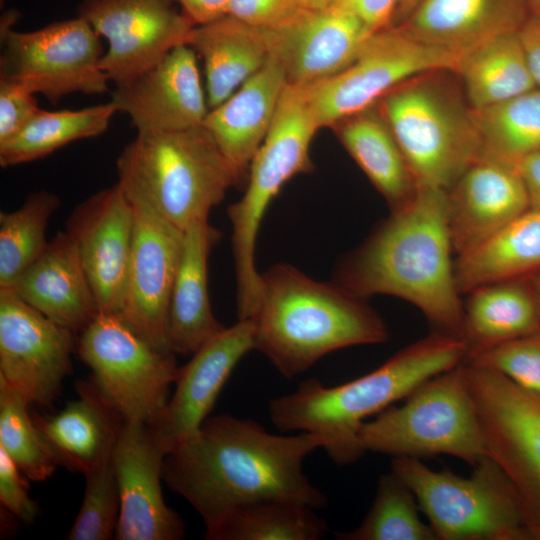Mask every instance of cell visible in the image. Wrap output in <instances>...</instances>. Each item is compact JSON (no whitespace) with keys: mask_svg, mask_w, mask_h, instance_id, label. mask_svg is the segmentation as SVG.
Segmentation results:
<instances>
[{"mask_svg":"<svg viewBox=\"0 0 540 540\" xmlns=\"http://www.w3.org/2000/svg\"><path fill=\"white\" fill-rule=\"evenodd\" d=\"M326 446L319 434H273L254 420L220 414L207 418L165 455L162 477L191 504L209 531L234 510L259 501L324 507L326 496L310 482L303 463Z\"/></svg>","mask_w":540,"mask_h":540,"instance_id":"1","label":"cell"},{"mask_svg":"<svg viewBox=\"0 0 540 540\" xmlns=\"http://www.w3.org/2000/svg\"><path fill=\"white\" fill-rule=\"evenodd\" d=\"M517 33L533 81L540 88V16L528 17Z\"/></svg>","mask_w":540,"mask_h":540,"instance_id":"45","label":"cell"},{"mask_svg":"<svg viewBox=\"0 0 540 540\" xmlns=\"http://www.w3.org/2000/svg\"><path fill=\"white\" fill-rule=\"evenodd\" d=\"M529 208L516 166L479 157L447 192L454 254L458 257L475 249Z\"/></svg>","mask_w":540,"mask_h":540,"instance_id":"22","label":"cell"},{"mask_svg":"<svg viewBox=\"0 0 540 540\" xmlns=\"http://www.w3.org/2000/svg\"><path fill=\"white\" fill-rule=\"evenodd\" d=\"M465 361L493 369L540 395V332L499 344Z\"/></svg>","mask_w":540,"mask_h":540,"instance_id":"40","label":"cell"},{"mask_svg":"<svg viewBox=\"0 0 540 540\" xmlns=\"http://www.w3.org/2000/svg\"><path fill=\"white\" fill-rule=\"evenodd\" d=\"M8 289L74 334L81 333L100 313L76 246L66 231L58 232Z\"/></svg>","mask_w":540,"mask_h":540,"instance_id":"23","label":"cell"},{"mask_svg":"<svg viewBox=\"0 0 540 540\" xmlns=\"http://www.w3.org/2000/svg\"><path fill=\"white\" fill-rule=\"evenodd\" d=\"M118 183L162 218L185 231L208 219L240 179L209 131L137 132L116 161Z\"/></svg>","mask_w":540,"mask_h":540,"instance_id":"5","label":"cell"},{"mask_svg":"<svg viewBox=\"0 0 540 540\" xmlns=\"http://www.w3.org/2000/svg\"><path fill=\"white\" fill-rule=\"evenodd\" d=\"M111 103L138 132L177 131L203 125L209 112L197 54L182 44L153 66L115 84Z\"/></svg>","mask_w":540,"mask_h":540,"instance_id":"20","label":"cell"},{"mask_svg":"<svg viewBox=\"0 0 540 540\" xmlns=\"http://www.w3.org/2000/svg\"><path fill=\"white\" fill-rule=\"evenodd\" d=\"M419 504L410 487L392 470L380 476L374 502L361 524L339 532L340 540H437L419 517Z\"/></svg>","mask_w":540,"mask_h":540,"instance_id":"37","label":"cell"},{"mask_svg":"<svg viewBox=\"0 0 540 540\" xmlns=\"http://www.w3.org/2000/svg\"><path fill=\"white\" fill-rule=\"evenodd\" d=\"M78 354L124 420L151 423L179 373L175 353L152 345L116 313L100 312L89 323L80 333Z\"/></svg>","mask_w":540,"mask_h":540,"instance_id":"10","label":"cell"},{"mask_svg":"<svg viewBox=\"0 0 540 540\" xmlns=\"http://www.w3.org/2000/svg\"><path fill=\"white\" fill-rule=\"evenodd\" d=\"M262 30L269 56L281 66L287 84L296 87H309L341 71L374 33L333 6L306 10L289 24Z\"/></svg>","mask_w":540,"mask_h":540,"instance_id":"21","label":"cell"},{"mask_svg":"<svg viewBox=\"0 0 540 540\" xmlns=\"http://www.w3.org/2000/svg\"><path fill=\"white\" fill-rule=\"evenodd\" d=\"M59 205L56 194L38 190L16 210L0 213V289L12 287L46 249L48 222Z\"/></svg>","mask_w":540,"mask_h":540,"instance_id":"36","label":"cell"},{"mask_svg":"<svg viewBox=\"0 0 540 540\" xmlns=\"http://www.w3.org/2000/svg\"><path fill=\"white\" fill-rule=\"evenodd\" d=\"M22 471L0 447V503L19 520L30 523L37 516L38 508L28 493V484Z\"/></svg>","mask_w":540,"mask_h":540,"instance_id":"43","label":"cell"},{"mask_svg":"<svg viewBox=\"0 0 540 540\" xmlns=\"http://www.w3.org/2000/svg\"><path fill=\"white\" fill-rule=\"evenodd\" d=\"M482 155L516 166L540 151V88L476 110Z\"/></svg>","mask_w":540,"mask_h":540,"instance_id":"35","label":"cell"},{"mask_svg":"<svg viewBox=\"0 0 540 540\" xmlns=\"http://www.w3.org/2000/svg\"><path fill=\"white\" fill-rule=\"evenodd\" d=\"M134 224L133 203L118 182L78 204L66 222L100 312L121 309Z\"/></svg>","mask_w":540,"mask_h":540,"instance_id":"17","label":"cell"},{"mask_svg":"<svg viewBox=\"0 0 540 540\" xmlns=\"http://www.w3.org/2000/svg\"><path fill=\"white\" fill-rule=\"evenodd\" d=\"M85 478L83 501L66 538L111 539L115 536L120 513V497L111 459Z\"/></svg>","mask_w":540,"mask_h":540,"instance_id":"39","label":"cell"},{"mask_svg":"<svg viewBox=\"0 0 540 540\" xmlns=\"http://www.w3.org/2000/svg\"><path fill=\"white\" fill-rule=\"evenodd\" d=\"M382 100L383 117L418 187L448 192L481 157L476 126L431 88L393 89Z\"/></svg>","mask_w":540,"mask_h":540,"instance_id":"13","label":"cell"},{"mask_svg":"<svg viewBox=\"0 0 540 540\" xmlns=\"http://www.w3.org/2000/svg\"><path fill=\"white\" fill-rule=\"evenodd\" d=\"M398 0H334L330 6L347 11L372 32L390 25Z\"/></svg>","mask_w":540,"mask_h":540,"instance_id":"44","label":"cell"},{"mask_svg":"<svg viewBox=\"0 0 540 540\" xmlns=\"http://www.w3.org/2000/svg\"><path fill=\"white\" fill-rule=\"evenodd\" d=\"M334 0H300L308 10H321L329 7Z\"/></svg>","mask_w":540,"mask_h":540,"instance_id":"49","label":"cell"},{"mask_svg":"<svg viewBox=\"0 0 540 540\" xmlns=\"http://www.w3.org/2000/svg\"><path fill=\"white\" fill-rule=\"evenodd\" d=\"M516 168L526 187L530 208L540 211V151L524 157Z\"/></svg>","mask_w":540,"mask_h":540,"instance_id":"47","label":"cell"},{"mask_svg":"<svg viewBox=\"0 0 540 540\" xmlns=\"http://www.w3.org/2000/svg\"><path fill=\"white\" fill-rule=\"evenodd\" d=\"M351 157L387 200L391 212L405 207L418 186L384 117L369 108L334 126Z\"/></svg>","mask_w":540,"mask_h":540,"instance_id":"31","label":"cell"},{"mask_svg":"<svg viewBox=\"0 0 540 540\" xmlns=\"http://www.w3.org/2000/svg\"><path fill=\"white\" fill-rule=\"evenodd\" d=\"M173 0H80L78 16L108 42L100 66L115 84L187 44L195 26Z\"/></svg>","mask_w":540,"mask_h":540,"instance_id":"14","label":"cell"},{"mask_svg":"<svg viewBox=\"0 0 540 540\" xmlns=\"http://www.w3.org/2000/svg\"><path fill=\"white\" fill-rule=\"evenodd\" d=\"M187 45L203 60L209 109L226 100L269 57L263 30L229 15L194 26Z\"/></svg>","mask_w":540,"mask_h":540,"instance_id":"28","label":"cell"},{"mask_svg":"<svg viewBox=\"0 0 540 540\" xmlns=\"http://www.w3.org/2000/svg\"><path fill=\"white\" fill-rule=\"evenodd\" d=\"M447 192L418 187L341 265L337 283L367 298L382 294L417 307L434 332L463 339L464 304L455 279Z\"/></svg>","mask_w":540,"mask_h":540,"instance_id":"2","label":"cell"},{"mask_svg":"<svg viewBox=\"0 0 540 540\" xmlns=\"http://www.w3.org/2000/svg\"><path fill=\"white\" fill-rule=\"evenodd\" d=\"M539 272L540 211L533 208L455 260V279L461 295L482 285L525 279Z\"/></svg>","mask_w":540,"mask_h":540,"instance_id":"30","label":"cell"},{"mask_svg":"<svg viewBox=\"0 0 540 540\" xmlns=\"http://www.w3.org/2000/svg\"><path fill=\"white\" fill-rule=\"evenodd\" d=\"M1 22L0 80L42 94L52 104L73 93L102 94L110 81L100 66L99 35L82 17L18 32Z\"/></svg>","mask_w":540,"mask_h":540,"instance_id":"12","label":"cell"},{"mask_svg":"<svg viewBox=\"0 0 540 540\" xmlns=\"http://www.w3.org/2000/svg\"><path fill=\"white\" fill-rule=\"evenodd\" d=\"M467 352L462 338L433 331L352 381L336 386H325L316 379L303 381L294 392L269 401V417L281 431L322 435L329 457L338 465L351 464L364 454L358 433L367 417L460 365Z\"/></svg>","mask_w":540,"mask_h":540,"instance_id":"3","label":"cell"},{"mask_svg":"<svg viewBox=\"0 0 540 540\" xmlns=\"http://www.w3.org/2000/svg\"><path fill=\"white\" fill-rule=\"evenodd\" d=\"M40 109L33 93L0 80V144L16 136Z\"/></svg>","mask_w":540,"mask_h":540,"instance_id":"42","label":"cell"},{"mask_svg":"<svg viewBox=\"0 0 540 540\" xmlns=\"http://www.w3.org/2000/svg\"><path fill=\"white\" fill-rule=\"evenodd\" d=\"M526 0H421L403 25L416 38L461 54L483 41L518 31Z\"/></svg>","mask_w":540,"mask_h":540,"instance_id":"27","label":"cell"},{"mask_svg":"<svg viewBox=\"0 0 540 540\" xmlns=\"http://www.w3.org/2000/svg\"><path fill=\"white\" fill-rule=\"evenodd\" d=\"M401 406H390L361 426L363 451L392 457L449 455L472 467L488 456L464 362L416 388Z\"/></svg>","mask_w":540,"mask_h":540,"instance_id":"7","label":"cell"},{"mask_svg":"<svg viewBox=\"0 0 540 540\" xmlns=\"http://www.w3.org/2000/svg\"><path fill=\"white\" fill-rule=\"evenodd\" d=\"M164 457L146 423L124 421L111 455L120 497L116 539L179 540L184 537L182 519L163 498Z\"/></svg>","mask_w":540,"mask_h":540,"instance_id":"19","label":"cell"},{"mask_svg":"<svg viewBox=\"0 0 540 540\" xmlns=\"http://www.w3.org/2000/svg\"><path fill=\"white\" fill-rule=\"evenodd\" d=\"M306 10L300 0H231L228 15L256 28L275 29Z\"/></svg>","mask_w":540,"mask_h":540,"instance_id":"41","label":"cell"},{"mask_svg":"<svg viewBox=\"0 0 540 540\" xmlns=\"http://www.w3.org/2000/svg\"><path fill=\"white\" fill-rule=\"evenodd\" d=\"M116 112L111 102L79 110L40 109L16 136L0 144V165L31 162L73 141L99 136Z\"/></svg>","mask_w":540,"mask_h":540,"instance_id":"33","label":"cell"},{"mask_svg":"<svg viewBox=\"0 0 540 540\" xmlns=\"http://www.w3.org/2000/svg\"><path fill=\"white\" fill-rule=\"evenodd\" d=\"M464 54L424 42L404 26L372 33L338 73L304 87L319 129L370 108L400 83L432 70H458Z\"/></svg>","mask_w":540,"mask_h":540,"instance_id":"9","label":"cell"},{"mask_svg":"<svg viewBox=\"0 0 540 540\" xmlns=\"http://www.w3.org/2000/svg\"><path fill=\"white\" fill-rule=\"evenodd\" d=\"M466 295L463 318L466 359L540 332V308L528 278L482 285Z\"/></svg>","mask_w":540,"mask_h":540,"instance_id":"29","label":"cell"},{"mask_svg":"<svg viewBox=\"0 0 540 540\" xmlns=\"http://www.w3.org/2000/svg\"><path fill=\"white\" fill-rule=\"evenodd\" d=\"M252 320L255 350L286 378L336 350L388 339V329L364 298L336 283L316 281L279 263L261 274Z\"/></svg>","mask_w":540,"mask_h":540,"instance_id":"4","label":"cell"},{"mask_svg":"<svg viewBox=\"0 0 540 540\" xmlns=\"http://www.w3.org/2000/svg\"><path fill=\"white\" fill-rule=\"evenodd\" d=\"M457 71L475 110L536 88L517 31L478 44L463 55Z\"/></svg>","mask_w":540,"mask_h":540,"instance_id":"32","label":"cell"},{"mask_svg":"<svg viewBox=\"0 0 540 540\" xmlns=\"http://www.w3.org/2000/svg\"><path fill=\"white\" fill-rule=\"evenodd\" d=\"M314 508L288 500H264L244 505L209 531L207 540H319L326 521Z\"/></svg>","mask_w":540,"mask_h":540,"instance_id":"34","label":"cell"},{"mask_svg":"<svg viewBox=\"0 0 540 540\" xmlns=\"http://www.w3.org/2000/svg\"><path fill=\"white\" fill-rule=\"evenodd\" d=\"M536 295L540 308V272L528 278Z\"/></svg>","mask_w":540,"mask_h":540,"instance_id":"50","label":"cell"},{"mask_svg":"<svg viewBox=\"0 0 540 540\" xmlns=\"http://www.w3.org/2000/svg\"><path fill=\"white\" fill-rule=\"evenodd\" d=\"M420 1L421 0H398L393 19L409 16Z\"/></svg>","mask_w":540,"mask_h":540,"instance_id":"48","label":"cell"},{"mask_svg":"<svg viewBox=\"0 0 540 540\" xmlns=\"http://www.w3.org/2000/svg\"><path fill=\"white\" fill-rule=\"evenodd\" d=\"M219 239L220 232L208 219L184 231L168 315V342L175 354L192 355L225 328L212 311L208 293V258Z\"/></svg>","mask_w":540,"mask_h":540,"instance_id":"26","label":"cell"},{"mask_svg":"<svg viewBox=\"0 0 540 540\" xmlns=\"http://www.w3.org/2000/svg\"><path fill=\"white\" fill-rule=\"evenodd\" d=\"M530 2V4L533 6V8L537 11L535 15L540 16V0H527Z\"/></svg>","mask_w":540,"mask_h":540,"instance_id":"51","label":"cell"},{"mask_svg":"<svg viewBox=\"0 0 540 540\" xmlns=\"http://www.w3.org/2000/svg\"><path fill=\"white\" fill-rule=\"evenodd\" d=\"M286 86L281 66L269 56L226 100L210 109L203 122L240 180L271 127Z\"/></svg>","mask_w":540,"mask_h":540,"instance_id":"24","label":"cell"},{"mask_svg":"<svg viewBox=\"0 0 540 540\" xmlns=\"http://www.w3.org/2000/svg\"><path fill=\"white\" fill-rule=\"evenodd\" d=\"M77 390L59 413L34 420L57 464L85 476L111 459L125 420L93 382Z\"/></svg>","mask_w":540,"mask_h":540,"instance_id":"25","label":"cell"},{"mask_svg":"<svg viewBox=\"0 0 540 540\" xmlns=\"http://www.w3.org/2000/svg\"><path fill=\"white\" fill-rule=\"evenodd\" d=\"M135 224L125 293L118 315L155 347L171 351L168 315L184 231L129 197ZM172 352V351H171Z\"/></svg>","mask_w":540,"mask_h":540,"instance_id":"16","label":"cell"},{"mask_svg":"<svg viewBox=\"0 0 540 540\" xmlns=\"http://www.w3.org/2000/svg\"><path fill=\"white\" fill-rule=\"evenodd\" d=\"M391 470L413 491L437 540L533 539L510 481L489 456L469 477L410 457H392Z\"/></svg>","mask_w":540,"mask_h":540,"instance_id":"8","label":"cell"},{"mask_svg":"<svg viewBox=\"0 0 540 540\" xmlns=\"http://www.w3.org/2000/svg\"><path fill=\"white\" fill-rule=\"evenodd\" d=\"M488 456L510 481L533 539L540 540V395L501 373L464 362Z\"/></svg>","mask_w":540,"mask_h":540,"instance_id":"11","label":"cell"},{"mask_svg":"<svg viewBox=\"0 0 540 540\" xmlns=\"http://www.w3.org/2000/svg\"><path fill=\"white\" fill-rule=\"evenodd\" d=\"M74 333L0 289V380L48 404L72 370Z\"/></svg>","mask_w":540,"mask_h":540,"instance_id":"15","label":"cell"},{"mask_svg":"<svg viewBox=\"0 0 540 540\" xmlns=\"http://www.w3.org/2000/svg\"><path fill=\"white\" fill-rule=\"evenodd\" d=\"M27 396L0 380V447L32 481H44L58 466L28 413Z\"/></svg>","mask_w":540,"mask_h":540,"instance_id":"38","label":"cell"},{"mask_svg":"<svg viewBox=\"0 0 540 540\" xmlns=\"http://www.w3.org/2000/svg\"><path fill=\"white\" fill-rule=\"evenodd\" d=\"M195 25L213 22L228 15L231 0H173Z\"/></svg>","mask_w":540,"mask_h":540,"instance_id":"46","label":"cell"},{"mask_svg":"<svg viewBox=\"0 0 540 540\" xmlns=\"http://www.w3.org/2000/svg\"><path fill=\"white\" fill-rule=\"evenodd\" d=\"M251 350H255L254 322L238 320L206 341L179 368L174 394L147 424L165 455L201 427L233 369Z\"/></svg>","mask_w":540,"mask_h":540,"instance_id":"18","label":"cell"},{"mask_svg":"<svg viewBox=\"0 0 540 540\" xmlns=\"http://www.w3.org/2000/svg\"><path fill=\"white\" fill-rule=\"evenodd\" d=\"M318 130L304 87L287 84L271 127L250 163L245 193L227 209L239 320L252 319L259 303L262 278L255 265V247L266 209L288 180L312 170L310 146Z\"/></svg>","mask_w":540,"mask_h":540,"instance_id":"6","label":"cell"}]
</instances>
